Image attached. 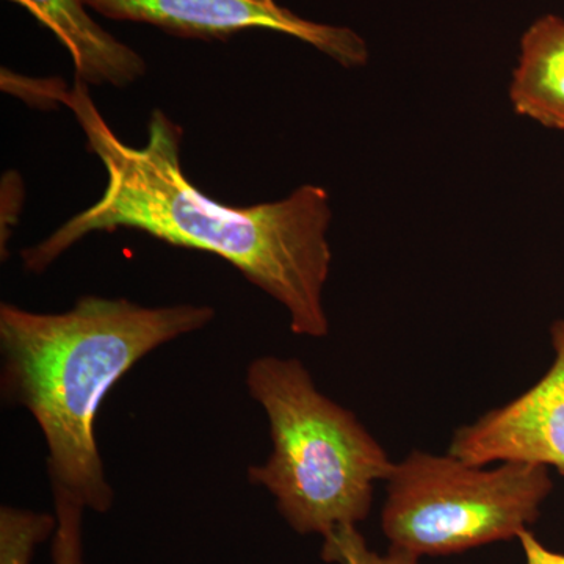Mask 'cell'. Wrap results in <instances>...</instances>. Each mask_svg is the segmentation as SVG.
Here are the masks:
<instances>
[{
  "instance_id": "11",
  "label": "cell",
  "mask_w": 564,
  "mask_h": 564,
  "mask_svg": "<svg viewBox=\"0 0 564 564\" xmlns=\"http://www.w3.org/2000/svg\"><path fill=\"white\" fill-rule=\"evenodd\" d=\"M54 496L57 530H55L54 545H52V562L87 564L84 562V549H82V516L85 508L66 494L54 492Z\"/></svg>"
},
{
  "instance_id": "1",
  "label": "cell",
  "mask_w": 564,
  "mask_h": 564,
  "mask_svg": "<svg viewBox=\"0 0 564 564\" xmlns=\"http://www.w3.org/2000/svg\"><path fill=\"white\" fill-rule=\"evenodd\" d=\"M57 80L33 87L47 101L73 111L88 150L106 170L101 198L63 223L57 231L21 252L31 273L40 274L93 232L132 229L176 247L209 252L231 263L251 284L284 306L293 334L323 339L329 321L323 291L332 270L328 192L302 185L288 198L254 206H226L188 181L181 162V126L152 110L148 140L124 143L104 120L88 85Z\"/></svg>"
},
{
  "instance_id": "4",
  "label": "cell",
  "mask_w": 564,
  "mask_h": 564,
  "mask_svg": "<svg viewBox=\"0 0 564 564\" xmlns=\"http://www.w3.org/2000/svg\"><path fill=\"white\" fill-rule=\"evenodd\" d=\"M497 464L485 469L421 451L393 464L381 510L391 547L421 558L518 540L540 518L554 481L540 464Z\"/></svg>"
},
{
  "instance_id": "10",
  "label": "cell",
  "mask_w": 564,
  "mask_h": 564,
  "mask_svg": "<svg viewBox=\"0 0 564 564\" xmlns=\"http://www.w3.org/2000/svg\"><path fill=\"white\" fill-rule=\"evenodd\" d=\"M321 556L329 564H419V556L389 547L386 554H378L367 544L358 525L340 527L323 538Z\"/></svg>"
},
{
  "instance_id": "9",
  "label": "cell",
  "mask_w": 564,
  "mask_h": 564,
  "mask_svg": "<svg viewBox=\"0 0 564 564\" xmlns=\"http://www.w3.org/2000/svg\"><path fill=\"white\" fill-rule=\"evenodd\" d=\"M57 530V516L3 505L0 508V564H32L36 547Z\"/></svg>"
},
{
  "instance_id": "8",
  "label": "cell",
  "mask_w": 564,
  "mask_h": 564,
  "mask_svg": "<svg viewBox=\"0 0 564 564\" xmlns=\"http://www.w3.org/2000/svg\"><path fill=\"white\" fill-rule=\"evenodd\" d=\"M516 113L564 132V20L544 14L521 39L510 84Z\"/></svg>"
},
{
  "instance_id": "5",
  "label": "cell",
  "mask_w": 564,
  "mask_h": 564,
  "mask_svg": "<svg viewBox=\"0 0 564 564\" xmlns=\"http://www.w3.org/2000/svg\"><path fill=\"white\" fill-rule=\"evenodd\" d=\"M88 9L115 21L150 24L180 39L226 41L263 29L292 36L344 68L369 62L366 40L350 28L304 20L276 0H84Z\"/></svg>"
},
{
  "instance_id": "12",
  "label": "cell",
  "mask_w": 564,
  "mask_h": 564,
  "mask_svg": "<svg viewBox=\"0 0 564 564\" xmlns=\"http://www.w3.org/2000/svg\"><path fill=\"white\" fill-rule=\"evenodd\" d=\"M519 543L525 555V564H564V554L545 547L530 530L519 534Z\"/></svg>"
},
{
  "instance_id": "7",
  "label": "cell",
  "mask_w": 564,
  "mask_h": 564,
  "mask_svg": "<svg viewBox=\"0 0 564 564\" xmlns=\"http://www.w3.org/2000/svg\"><path fill=\"white\" fill-rule=\"evenodd\" d=\"M54 33L73 61L76 79L87 85L126 88L147 76L139 52L115 39L90 14L84 0H9Z\"/></svg>"
},
{
  "instance_id": "6",
  "label": "cell",
  "mask_w": 564,
  "mask_h": 564,
  "mask_svg": "<svg viewBox=\"0 0 564 564\" xmlns=\"http://www.w3.org/2000/svg\"><path fill=\"white\" fill-rule=\"evenodd\" d=\"M554 362L536 384L469 425L459 426L448 454L475 464H540L564 477V318L552 323Z\"/></svg>"
},
{
  "instance_id": "3",
  "label": "cell",
  "mask_w": 564,
  "mask_h": 564,
  "mask_svg": "<svg viewBox=\"0 0 564 564\" xmlns=\"http://www.w3.org/2000/svg\"><path fill=\"white\" fill-rule=\"evenodd\" d=\"M269 421L272 451L248 467V480L272 494L293 532L328 536L372 510L375 486L393 464L347 408L318 391L296 358L259 356L245 377Z\"/></svg>"
},
{
  "instance_id": "2",
  "label": "cell",
  "mask_w": 564,
  "mask_h": 564,
  "mask_svg": "<svg viewBox=\"0 0 564 564\" xmlns=\"http://www.w3.org/2000/svg\"><path fill=\"white\" fill-rule=\"evenodd\" d=\"M214 317L204 304L147 307L95 295L57 314L0 304L3 400L35 419L54 491L99 514L113 507L96 437L104 400L144 356Z\"/></svg>"
}]
</instances>
